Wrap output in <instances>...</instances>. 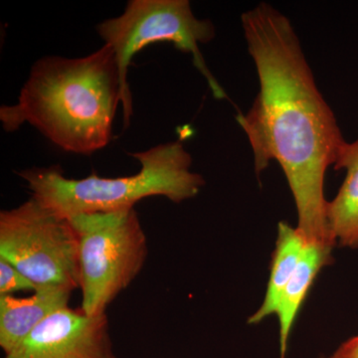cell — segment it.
I'll return each instance as SVG.
<instances>
[{"mask_svg": "<svg viewBox=\"0 0 358 358\" xmlns=\"http://www.w3.org/2000/svg\"><path fill=\"white\" fill-rule=\"evenodd\" d=\"M306 245L307 241L298 228L291 227L286 222L279 223L267 292L261 307L250 317L249 324H258L275 313L280 296L298 267Z\"/></svg>", "mask_w": 358, "mask_h": 358, "instance_id": "cell-11", "label": "cell"}, {"mask_svg": "<svg viewBox=\"0 0 358 358\" xmlns=\"http://www.w3.org/2000/svg\"><path fill=\"white\" fill-rule=\"evenodd\" d=\"M76 233L82 310L106 308L141 272L148 242L134 208L79 214L68 218Z\"/></svg>", "mask_w": 358, "mask_h": 358, "instance_id": "cell-5", "label": "cell"}, {"mask_svg": "<svg viewBox=\"0 0 358 358\" xmlns=\"http://www.w3.org/2000/svg\"><path fill=\"white\" fill-rule=\"evenodd\" d=\"M6 358H117L106 313L88 315L69 307L52 313Z\"/></svg>", "mask_w": 358, "mask_h": 358, "instance_id": "cell-7", "label": "cell"}, {"mask_svg": "<svg viewBox=\"0 0 358 358\" xmlns=\"http://www.w3.org/2000/svg\"><path fill=\"white\" fill-rule=\"evenodd\" d=\"M30 289L36 291V286L11 264L0 258V296Z\"/></svg>", "mask_w": 358, "mask_h": 358, "instance_id": "cell-12", "label": "cell"}, {"mask_svg": "<svg viewBox=\"0 0 358 358\" xmlns=\"http://www.w3.org/2000/svg\"><path fill=\"white\" fill-rule=\"evenodd\" d=\"M131 155L141 169L124 178H106L94 173L70 179L54 166L26 169L18 174L27 182L33 199L66 218L134 208L136 202L150 196H164L180 203L196 196L204 185L203 178L190 171L192 155L180 141Z\"/></svg>", "mask_w": 358, "mask_h": 358, "instance_id": "cell-3", "label": "cell"}, {"mask_svg": "<svg viewBox=\"0 0 358 358\" xmlns=\"http://www.w3.org/2000/svg\"><path fill=\"white\" fill-rule=\"evenodd\" d=\"M72 289L44 287L29 298L0 296V346L13 352L52 313L68 307Z\"/></svg>", "mask_w": 358, "mask_h": 358, "instance_id": "cell-8", "label": "cell"}, {"mask_svg": "<svg viewBox=\"0 0 358 358\" xmlns=\"http://www.w3.org/2000/svg\"><path fill=\"white\" fill-rule=\"evenodd\" d=\"M334 246L308 243L303 249L300 263L282 292L275 307L280 324V357L286 358L289 334L301 306L312 288L320 271L333 261Z\"/></svg>", "mask_w": 358, "mask_h": 358, "instance_id": "cell-10", "label": "cell"}, {"mask_svg": "<svg viewBox=\"0 0 358 358\" xmlns=\"http://www.w3.org/2000/svg\"><path fill=\"white\" fill-rule=\"evenodd\" d=\"M96 30L114 51L119 66L124 126H129L133 115L129 65L138 52L157 42H169L178 50L192 54L193 64L206 80L213 96L218 100L228 98L199 48V44L213 40L215 28L210 20L195 17L188 0H131L122 15L103 21Z\"/></svg>", "mask_w": 358, "mask_h": 358, "instance_id": "cell-4", "label": "cell"}, {"mask_svg": "<svg viewBox=\"0 0 358 358\" xmlns=\"http://www.w3.org/2000/svg\"><path fill=\"white\" fill-rule=\"evenodd\" d=\"M241 22L260 91L236 119L248 136L256 173L275 160L293 193L301 234L308 243L334 246L324 176L346 141L288 17L262 2L242 14Z\"/></svg>", "mask_w": 358, "mask_h": 358, "instance_id": "cell-1", "label": "cell"}, {"mask_svg": "<svg viewBox=\"0 0 358 358\" xmlns=\"http://www.w3.org/2000/svg\"><path fill=\"white\" fill-rule=\"evenodd\" d=\"M122 99L117 59L103 44L86 57L35 62L17 103L0 109V121L8 133L27 122L61 150L90 155L112 140Z\"/></svg>", "mask_w": 358, "mask_h": 358, "instance_id": "cell-2", "label": "cell"}, {"mask_svg": "<svg viewBox=\"0 0 358 358\" xmlns=\"http://www.w3.org/2000/svg\"><path fill=\"white\" fill-rule=\"evenodd\" d=\"M0 258L37 289L80 288L78 241L71 221L33 197L0 213Z\"/></svg>", "mask_w": 358, "mask_h": 358, "instance_id": "cell-6", "label": "cell"}, {"mask_svg": "<svg viewBox=\"0 0 358 358\" xmlns=\"http://www.w3.org/2000/svg\"><path fill=\"white\" fill-rule=\"evenodd\" d=\"M334 169H345L346 176L341 189L327 201L326 218L329 233L336 243L358 248V138L345 141L339 150Z\"/></svg>", "mask_w": 358, "mask_h": 358, "instance_id": "cell-9", "label": "cell"}, {"mask_svg": "<svg viewBox=\"0 0 358 358\" xmlns=\"http://www.w3.org/2000/svg\"><path fill=\"white\" fill-rule=\"evenodd\" d=\"M327 358H358V336L346 341Z\"/></svg>", "mask_w": 358, "mask_h": 358, "instance_id": "cell-13", "label": "cell"}]
</instances>
